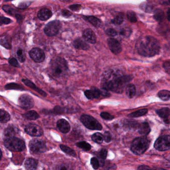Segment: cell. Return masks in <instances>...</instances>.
<instances>
[{
  "label": "cell",
  "mask_w": 170,
  "mask_h": 170,
  "mask_svg": "<svg viewBox=\"0 0 170 170\" xmlns=\"http://www.w3.org/2000/svg\"><path fill=\"white\" fill-rule=\"evenodd\" d=\"M132 78L131 75H122L118 71L110 70L103 75L102 89L116 93H122L125 85L132 80Z\"/></svg>",
  "instance_id": "6da1fadb"
},
{
  "label": "cell",
  "mask_w": 170,
  "mask_h": 170,
  "mask_svg": "<svg viewBox=\"0 0 170 170\" xmlns=\"http://www.w3.org/2000/svg\"><path fill=\"white\" fill-rule=\"evenodd\" d=\"M160 45L156 39L146 36L139 40L138 50L139 54L145 57H152L159 53Z\"/></svg>",
  "instance_id": "7a4b0ae2"
},
{
  "label": "cell",
  "mask_w": 170,
  "mask_h": 170,
  "mask_svg": "<svg viewBox=\"0 0 170 170\" xmlns=\"http://www.w3.org/2000/svg\"><path fill=\"white\" fill-rule=\"evenodd\" d=\"M50 70L54 77H60L64 76L68 70L66 61L62 58H57L51 62Z\"/></svg>",
  "instance_id": "3957f363"
},
{
  "label": "cell",
  "mask_w": 170,
  "mask_h": 170,
  "mask_svg": "<svg viewBox=\"0 0 170 170\" xmlns=\"http://www.w3.org/2000/svg\"><path fill=\"white\" fill-rule=\"evenodd\" d=\"M150 141L146 137H138L132 142L131 150L134 154L140 155L143 154L148 149Z\"/></svg>",
  "instance_id": "277c9868"
},
{
  "label": "cell",
  "mask_w": 170,
  "mask_h": 170,
  "mask_svg": "<svg viewBox=\"0 0 170 170\" xmlns=\"http://www.w3.org/2000/svg\"><path fill=\"white\" fill-rule=\"evenodd\" d=\"M4 145L8 149L16 152L22 151L26 147L25 143L22 140L15 136L5 138Z\"/></svg>",
  "instance_id": "5b68a950"
},
{
  "label": "cell",
  "mask_w": 170,
  "mask_h": 170,
  "mask_svg": "<svg viewBox=\"0 0 170 170\" xmlns=\"http://www.w3.org/2000/svg\"><path fill=\"white\" fill-rule=\"evenodd\" d=\"M81 121L84 126L90 130H101L102 127L100 123L96 119L91 116L83 115L81 117Z\"/></svg>",
  "instance_id": "8992f818"
},
{
  "label": "cell",
  "mask_w": 170,
  "mask_h": 170,
  "mask_svg": "<svg viewBox=\"0 0 170 170\" xmlns=\"http://www.w3.org/2000/svg\"><path fill=\"white\" fill-rule=\"evenodd\" d=\"M156 149L160 151L168 150L170 149V135H164L158 138L155 142Z\"/></svg>",
  "instance_id": "52a82bcc"
},
{
  "label": "cell",
  "mask_w": 170,
  "mask_h": 170,
  "mask_svg": "<svg viewBox=\"0 0 170 170\" xmlns=\"http://www.w3.org/2000/svg\"><path fill=\"white\" fill-rule=\"evenodd\" d=\"M61 27V23L59 21H52L45 26L44 31L47 36L53 37L58 33Z\"/></svg>",
  "instance_id": "ba28073f"
},
{
  "label": "cell",
  "mask_w": 170,
  "mask_h": 170,
  "mask_svg": "<svg viewBox=\"0 0 170 170\" xmlns=\"http://www.w3.org/2000/svg\"><path fill=\"white\" fill-rule=\"evenodd\" d=\"M29 147L32 152L36 154L43 153L46 150L45 143L41 140L37 139L32 140L29 142Z\"/></svg>",
  "instance_id": "9c48e42d"
},
{
  "label": "cell",
  "mask_w": 170,
  "mask_h": 170,
  "mask_svg": "<svg viewBox=\"0 0 170 170\" xmlns=\"http://www.w3.org/2000/svg\"><path fill=\"white\" fill-rule=\"evenodd\" d=\"M18 102L21 107L26 109H31L34 105L33 99L27 94L21 95L18 99Z\"/></svg>",
  "instance_id": "30bf717a"
},
{
  "label": "cell",
  "mask_w": 170,
  "mask_h": 170,
  "mask_svg": "<svg viewBox=\"0 0 170 170\" xmlns=\"http://www.w3.org/2000/svg\"><path fill=\"white\" fill-rule=\"evenodd\" d=\"M29 56L36 63H42L45 59V54L39 48H34L29 52Z\"/></svg>",
  "instance_id": "8fae6325"
},
{
  "label": "cell",
  "mask_w": 170,
  "mask_h": 170,
  "mask_svg": "<svg viewBox=\"0 0 170 170\" xmlns=\"http://www.w3.org/2000/svg\"><path fill=\"white\" fill-rule=\"evenodd\" d=\"M25 131L28 134L34 137H39L43 134V130L38 125L30 124L26 126Z\"/></svg>",
  "instance_id": "7c38bea8"
},
{
  "label": "cell",
  "mask_w": 170,
  "mask_h": 170,
  "mask_svg": "<svg viewBox=\"0 0 170 170\" xmlns=\"http://www.w3.org/2000/svg\"><path fill=\"white\" fill-rule=\"evenodd\" d=\"M107 43L112 53L117 54L122 52V46L119 42L117 39L113 38L108 39Z\"/></svg>",
  "instance_id": "4fadbf2b"
},
{
  "label": "cell",
  "mask_w": 170,
  "mask_h": 170,
  "mask_svg": "<svg viewBox=\"0 0 170 170\" xmlns=\"http://www.w3.org/2000/svg\"><path fill=\"white\" fill-rule=\"evenodd\" d=\"M83 36L85 40L88 43L92 44L96 43V35L92 29L90 28L85 29L83 32Z\"/></svg>",
  "instance_id": "5bb4252c"
},
{
  "label": "cell",
  "mask_w": 170,
  "mask_h": 170,
  "mask_svg": "<svg viewBox=\"0 0 170 170\" xmlns=\"http://www.w3.org/2000/svg\"><path fill=\"white\" fill-rule=\"evenodd\" d=\"M57 126L59 130L63 133H67L70 130V125L68 121L62 119L58 120L57 123Z\"/></svg>",
  "instance_id": "9a60e30c"
},
{
  "label": "cell",
  "mask_w": 170,
  "mask_h": 170,
  "mask_svg": "<svg viewBox=\"0 0 170 170\" xmlns=\"http://www.w3.org/2000/svg\"><path fill=\"white\" fill-rule=\"evenodd\" d=\"M159 117L163 119L164 122L169 123V117L170 115V109L168 108H163L156 111Z\"/></svg>",
  "instance_id": "2e32d148"
},
{
  "label": "cell",
  "mask_w": 170,
  "mask_h": 170,
  "mask_svg": "<svg viewBox=\"0 0 170 170\" xmlns=\"http://www.w3.org/2000/svg\"><path fill=\"white\" fill-rule=\"evenodd\" d=\"M52 15V12L49 9L44 8L41 9L38 13V18L42 21H46L51 18Z\"/></svg>",
  "instance_id": "e0dca14e"
},
{
  "label": "cell",
  "mask_w": 170,
  "mask_h": 170,
  "mask_svg": "<svg viewBox=\"0 0 170 170\" xmlns=\"http://www.w3.org/2000/svg\"><path fill=\"white\" fill-rule=\"evenodd\" d=\"M73 45L77 49L83 50H87L90 48L89 45L84 40L81 39H76L73 43Z\"/></svg>",
  "instance_id": "ac0fdd59"
},
{
  "label": "cell",
  "mask_w": 170,
  "mask_h": 170,
  "mask_svg": "<svg viewBox=\"0 0 170 170\" xmlns=\"http://www.w3.org/2000/svg\"><path fill=\"white\" fill-rule=\"evenodd\" d=\"M138 129L139 133L140 134H148L151 131L149 125L147 122H143L141 124H139Z\"/></svg>",
  "instance_id": "d6986e66"
},
{
  "label": "cell",
  "mask_w": 170,
  "mask_h": 170,
  "mask_svg": "<svg viewBox=\"0 0 170 170\" xmlns=\"http://www.w3.org/2000/svg\"><path fill=\"white\" fill-rule=\"evenodd\" d=\"M25 167L27 170H33L37 169L38 167V162L35 159L29 158L27 159L25 162Z\"/></svg>",
  "instance_id": "ffe728a7"
},
{
  "label": "cell",
  "mask_w": 170,
  "mask_h": 170,
  "mask_svg": "<svg viewBox=\"0 0 170 170\" xmlns=\"http://www.w3.org/2000/svg\"><path fill=\"white\" fill-rule=\"evenodd\" d=\"M125 92L129 98H132L136 94V88L134 85L129 84L126 87Z\"/></svg>",
  "instance_id": "44dd1931"
},
{
  "label": "cell",
  "mask_w": 170,
  "mask_h": 170,
  "mask_svg": "<svg viewBox=\"0 0 170 170\" xmlns=\"http://www.w3.org/2000/svg\"><path fill=\"white\" fill-rule=\"evenodd\" d=\"M84 18L96 28H99L102 26L101 20L94 16H87L84 17Z\"/></svg>",
  "instance_id": "7402d4cb"
},
{
  "label": "cell",
  "mask_w": 170,
  "mask_h": 170,
  "mask_svg": "<svg viewBox=\"0 0 170 170\" xmlns=\"http://www.w3.org/2000/svg\"><path fill=\"white\" fill-rule=\"evenodd\" d=\"M22 81L24 82V84L28 86V87L32 88V90H34L38 92L39 94H41V95L43 96H46V93H45V92L43 91L42 90H40L39 88L37 87L31 81L28 80H22Z\"/></svg>",
  "instance_id": "603a6c76"
},
{
  "label": "cell",
  "mask_w": 170,
  "mask_h": 170,
  "mask_svg": "<svg viewBox=\"0 0 170 170\" xmlns=\"http://www.w3.org/2000/svg\"><path fill=\"white\" fill-rule=\"evenodd\" d=\"M23 117L27 119L31 120H36L39 117V116L35 111H30L23 114Z\"/></svg>",
  "instance_id": "cb8c5ba5"
},
{
  "label": "cell",
  "mask_w": 170,
  "mask_h": 170,
  "mask_svg": "<svg viewBox=\"0 0 170 170\" xmlns=\"http://www.w3.org/2000/svg\"><path fill=\"white\" fill-rule=\"evenodd\" d=\"M18 130H16V128L13 127H9L5 129L4 134L5 138L9 137H14L17 134Z\"/></svg>",
  "instance_id": "d4e9b609"
},
{
  "label": "cell",
  "mask_w": 170,
  "mask_h": 170,
  "mask_svg": "<svg viewBox=\"0 0 170 170\" xmlns=\"http://www.w3.org/2000/svg\"><path fill=\"white\" fill-rule=\"evenodd\" d=\"M148 112V110L147 109H143L139 110L134 112L131 113L128 115V117L129 118H136L145 115Z\"/></svg>",
  "instance_id": "484cf974"
},
{
  "label": "cell",
  "mask_w": 170,
  "mask_h": 170,
  "mask_svg": "<svg viewBox=\"0 0 170 170\" xmlns=\"http://www.w3.org/2000/svg\"><path fill=\"white\" fill-rule=\"evenodd\" d=\"M158 96L161 100L168 101L170 99V91L167 90H162L158 92Z\"/></svg>",
  "instance_id": "4316f807"
},
{
  "label": "cell",
  "mask_w": 170,
  "mask_h": 170,
  "mask_svg": "<svg viewBox=\"0 0 170 170\" xmlns=\"http://www.w3.org/2000/svg\"><path fill=\"white\" fill-rule=\"evenodd\" d=\"M10 120V116L5 110L0 109V122L6 123Z\"/></svg>",
  "instance_id": "83f0119b"
},
{
  "label": "cell",
  "mask_w": 170,
  "mask_h": 170,
  "mask_svg": "<svg viewBox=\"0 0 170 170\" xmlns=\"http://www.w3.org/2000/svg\"><path fill=\"white\" fill-rule=\"evenodd\" d=\"M60 149L62 150V151H63L66 154H67L68 155L71 156L72 157H76V154L75 152L73 150L71 149L69 147H67L66 146L63 145H60Z\"/></svg>",
  "instance_id": "f1b7e54d"
},
{
  "label": "cell",
  "mask_w": 170,
  "mask_h": 170,
  "mask_svg": "<svg viewBox=\"0 0 170 170\" xmlns=\"http://www.w3.org/2000/svg\"><path fill=\"white\" fill-rule=\"evenodd\" d=\"M154 18L159 22H161L165 18V14L161 10H157L155 12Z\"/></svg>",
  "instance_id": "f546056e"
},
{
  "label": "cell",
  "mask_w": 170,
  "mask_h": 170,
  "mask_svg": "<svg viewBox=\"0 0 170 170\" xmlns=\"http://www.w3.org/2000/svg\"><path fill=\"white\" fill-rule=\"evenodd\" d=\"M92 140L97 143L101 144L103 142V136L100 133H96L92 136Z\"/></svg>",
  "instance_id": "4dcf8cb0"
},
{
  "label": "cell",
  "mask_w": 170,
  "mask_h": 170,
  "mask_svg": "<svg viewBox=\"0 0 170 170\" xmlns=\"http://www.w3.org/2000/svg\"><path fill=\"white\" fill-rule=\"evenodd\" d=\"M77 147L81 148L84 151H89L91 149V145L85 141H82V142H78L76 144Z\"/></svg>",
  "instance_id": "1f68e13d"
},
{
  "label": "cell",
  "mask_w": 170,
  "mask_h": 170,
  "mask_svg": "<svg viewBox=\"0 0 170 170\" xmlns=\"http://www.w3.org/2000/svg\"><path fill=\"white\" fill-rule=\"evenodd\" d=\"M10 42H10V40H9V39L7 37L0 39L1 45L5 47V48H6L7 49H10L12 47Z\"/></svg>",
  "instance_id": "d6a6232c"
},
{
  "label": "cell",
  "mask_w": 170,
  "mask_h": 170,
  "mask_svg": "<svg viewBox=\"0 0 170 170\" xmlns=\"http://www.w3.org/2000/svg\"><path fill=\"white\" fill-rule=\"evenodd\" d=\"M124 21V17L122 14H119L112 20V23L114 25H120Z\"/></svg>",
  "instance_id": "836d02e7"
},
{
  "label": "cell",
  "mask_w": 170,
  "mask_h": 170,
  "mask_svg": "<svg viewBox=\"0 0 170 170\" xmlns=\"http://www.w3.org/2000/svg\"><path fill=\"white\" fill-rule=\"evenodd\" d=\"M127 18L130 22L135 23L137 22V18H136L135 13L132 11H129L128 12Z\"/></svg>",
  "instance_id": "e575fe53"
},
{
  "label": "cell",
  "mask_w": 170,
  "mask_h": 170,
  "mask_svg": "<svg viewBox=\"0 0 170 170\" xmlns=\"http://www.w3.org/2000/svg\"><path fill=\"white\" fill-rule=\"evenodd\" d=\"M94 98H98L100 97L101 95V91L98 90V88L96 87H92L91 89Z\"/></svg>",
  "instance_id": "d590c367"
},
{
  "label": "cell",
  "mask_w": 170,
  "mask_h": 170,
  "mask_svg": "<svg viewBox=\"0 0 170 170\" xmlns=\"http://www.w3.org/2000/svg\"><path fill=\"white\" fill-rule=\"evenodd\" d=\"M91 163L92 168H94V169H96V170L98 169L99 167H100L99 162H98L97 158H96V157H93V158H92L91 160Z\"/></svg>",
  "instance_id": "8d00e7d4"
},
{
  "label": "cell",
  "mask_w": 170,
  "mask_h": 170,
  "mask_svg": "<svg viewBox=\"0 0 170 170\" xmlns=\"http://www.w3.org/2000/svg\"><path fill=\"white\" fill-rule=\"evenodd\" d=\"M127 125L129 128L136 129L138 128L139 124L135 121H128Z\"/></svg>",
  "instance_id": "74e56055"
},
{
  "label": "cell",
  "mask_w": 170,
  "mask_h": 170,
  "mask_svg": "<svg viewBox=\"0 0 170 170\" xmlns=\"http://www.w3.org/2000/svg\"><path fill=\"white\" fill-rule=\"evenodd\" d=\"M101 116L102 118L107 120H111L114 118V117L113 116H112V115L109 114L108 113L105 112L101 113Z\"/></svg>",
  "instance_id": "f35d334b"
},
{
  "label": "cell",
  "mask_w": 170,
  "mask_h": 170,
  "mask_svg": "<svg viewBox=\"0 0 170 170\" xmlns=\"http://www.w3.org/2000/svg\"><path fill=\"white\" fill-rule=\"evenodd\" d=\"M17 55L18 59L20 60V61H21L22 63L24 62V60H25V56H24L23 51L22 49H19L18 50Z\"/></svg>",
  "instance_id": "ab89813d"
},
{
  "label": "cell",
  "mask_w": 170,
  "mask_h": 170,
  "mask_svg": "<svg viewBox=\"0 0 170 170\" xmlns=\"http://www.w3.org/2000/svg\"><path fill=\"white\" fill-rule=\"evenodd\" d=\"M11 23V20L10 18L4 17H0V26H2L3 24L8 25Z\"/></svg>",
  "instance_id": "60d3db41"
},
{
  "label": "cell",
  "mask_w": 170,
  "mask_h": 170,
  "mask_svg": "<svg viewBox=\"0 0 170 170\" xmlns=\"http://www.w3.org/2000/svg\"><path fill=\"white\" fill-rule=\"evenodd\" d=\"M140 8L142 10L147 12H151L152 11V8L148 4H142L140 6Z\"/></svg>",
  "instance_id": "b9f144b4"
},
{
  "label": "cell",
  "mask_w": 170,
  "mask_h": 170,
  "mask_svg": "<svg viewBox=\"0 0 170 170\" xmlns=\"http://www.w3.org/2000/svg\"><path fill=\"white\" fill-rule=\"evenodd\" d=\"M106 33L108 36H109V37H114L117 35V32L114 29L108 28L106 30Z\"/></svg>",
  "instance_id": "7bdbcfd3"
},
{
  "label": "cell",
  "mask_w": 170,
  "mask_h": 170,
  "mask_svg": "<svg viewBox=\"0 0 170 170\" xmlns=\"http://www.w3.org/2000/svg\"><path fill=\"white\" fill-rule=\"evenodd\" d=\"M103 136V139L105 140V141H106L107 143H108V142H111L112 140V136H111V134L108 132H105Z\"/></svg>",
  "instance_id": "ee69618b"
},
{
  "label": "cell",
  "mask_w": 170,
  "mask_h": 170,
  "mask_svg": "<svg viewBox=\"0 0 170 170\" xmlns=\"http://www.w3.org/2000/svg\"><path fill=\"white\" fill-rule=\"evenodd\" d=\"M107 154H108V151L105 149H102L99 152V156L102 159H106L107 158Z\"/></svg>",
  "instance_id": "f6af8a7d"
},
{
  "label": "cell",
  "mask_w": 170,
  "mask_h": 170,
  "mask_svg": "<svg viewBox=\"0 0 170 170\" xmlns=\"http://www.w3.org/2000/svg\"><path fill=\"white\" fill-rule=\"evenodd\" d=\"M163 67L165 71L170 75V61H165L163 64Z\"/></svg>",
  "instance_id": "bcb514c9"
},
{
  "label": "cell",
  "mask_w": 170,
  "mask_h": 170,
  "mask_svg": "<svg viewBox=\"0 0 170 170\" xmlns=\"http://www.w3.org/2000/svg\"><path fill=\"white\" fill-rule=\"evenodd\" d=\"M85 95L86 96L87 98L89 99H94V97L93 96L92 92L91 90H87L84 92Z\"/></svg>",
  "instance_id": "7dc6e473"
},
{
  "label": "cell",
  "mask_w": 170,
  "mask_h": 170,
  "mask_svg": "<svg viewBox=\"0 0 170 170\" xmlns=\"http://www.w3.org/2000/svg\"><path fill=\"white\" fill-rule=\"evenodd\" d=\"M2 9L5 11V12H7V13H10L11 15H12L13 13H14V11L15 10L12 9V8L8 6H4L2 7Z\"/></svg>",
  "instance_id": "c3c4849f"
},
{
  "label": "cell",
  "mask_w": 170,
  "mask_h": 170,
  "mask_svg": "<svg viewBox=\"0 0 170 170\" xmlns=\"http://www.w3.org/2000/svg\"><path fill=\"white\" fill-rule=\"evenodd\" d=\"M9 63L11 64V65L15 66V67H19L20 66L17 60L15 58L10 59V60H9Z\"/></svg>",
  "instance_id": "681fc988"
},
{
  "label": "cell",
  "mask_w": 170,
  "mask_h": 170,
  "mask_svg": "<svg viewBox=\"0 0 170 170\" xmlns=\"http://www.w3.org/2000/svg\"><path fill=\"white\" fill-rule=\"evenodd\" d=\"M130 33H131V31H130V28H126L123 29L122 31V33L123 36H129L130 35Z\"/></svg>",
  "instance_id": "f907efd6"
},
{
  "label": "cell",
  "mask_w": 170,
  "mask_h": 170,
  "mask_svg": "<svg viewBox=\"0 0 170 170\" xmlns=\"http://www.w3.org/2000/svg\"><path fill=\"white\" fill-rule=\"evenodd\" d=\"M13 87H15L16 89H19L20 88V86L16 85V84H10V85H7L6 86V88L7 89H12H12Z\"/></svg>",
  "instance_id": "816d5d0a"
},
{
  "label": "cell",
  "mask_w": 170,
  "mask_h": 170,
  "mask_svg": "<svg viewBox=\"0 0 170 170\" xmlns=\"http://www.w3.org/2000/svg\"><path fill=\"white\" fill-rule=\"evenodd\" d=\"M81 7V5H77V4L72 5V6H71L69 7L70 8L71 10H73V11H77V10L80 9Z\"/></svg>",
  "instance_id": "f5cc1de1"
},
{
  "label": "cell",
  "mask_w": 170,
  "mask_h": 170,
  "mask_svg": "<svg viewBox=\"0 0 170 170\" xmlns=\"http://www.w3.org/2000/svg\"><path fill=\"white\" fill-rule=\"evenodd\" d=\"M55 111L57 113L61 114V113H64V110L60 107L56 106L55 107Z\"/></svg>",
  "instance_id": "db71d44e"
},
{
  "label": "cell",
  "mask_w": 170,
  "mask_h": 170,
  "mask_svg": "<svg viewBox=\"0 0 170 170\" xmlns=\"http://www.w3.org/2000/svg\"><path fill=\"white\" fill-rule=\"evenodd\" d=\"M62 15L64 16H69L71 15V13L69 11L66 10H64L62 11Z\"/></svg>",
  "instance_id": "11a10c76"
},
{
  "label": "cell",
  "mask_w": 170,
  "mask_h": 170,
  "mask_svg": "<svg viewBox=\"0 0 170 170\" xmlns=\"http://www.w3.org/2000/svg\"><path fill=\"white\" fill-rule=\"evenodd\" d=\"M149 167L147 166H140L138 168V170H147V169H150Z\"/></svg>",
  "instance_id": "9f6ffc18"
},
{
  "label": "cell",
  "mask_w": 170,
  "mask_h": 170,
  "mask_svg": "<svg viewBox=\"0 0 170 170\" xmlns=\"http://www.w3.org/2000/svg\"><path fill=\"white\" fill-rule=\"evenodd\" d=\"M167 19L168 21H170V8L168 9L167 12Z\"/></svg>",
  "instance_id": "6f0895ef"
},
{
  "label": "cell",
  "mask_w": 170,
  "mask_h": 170,
  "mask_svg": "<svg viewBox=\"0 0 170 170\" xmlns=\"http://www.w3.org/2000/svg\"><path fill=\"white\" fill-rule=\"evenodd\" d=\"M62 2H69V1H72V0H60Z\"/></svg>",
  "instance_id": "680465c9"
},
{
  "label": "cell",
  "mask_w": 170,
  "mask_h": 170,
  "mask_svg": "<svg viewBox=\"0 0 170 170\" xmlns=\"http://www.w3.org/2000/svg\"><path fill=\"white\" fill-rule=\"evenodd\" d=\"M2 156V153L1 150L0 149V160L1 159Z\"/></svg>",
  "instance_id": "91938a15"
},
{
  "label": "cell",
  "mask_w": 170,
  "mask_h": 170,
  "mask_svg": "<svg viewBox=\"0 0 170 170\" xmlns=\"http://www.w3.org/2000/svg\"><path fill=\"white\" fill-rule=\"evenodd\" d=\"M168 4L170 5V0H168Z\"/></svg>",
  "instance_id": "94428289"
}]
</instances>
